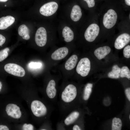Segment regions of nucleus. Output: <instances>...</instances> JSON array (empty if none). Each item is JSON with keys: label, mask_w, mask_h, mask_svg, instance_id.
I'll return each instance as SVG.
<instances>
[{"label": "nucleus", "mask_w": 130, "mask_h": 130, "mask_svg": "<svg viewBox=\"0 0 130 130\" xmlns=\"http://www.w3.org/2000/svg\"><path fill=\"white\" fill-rule=\"evenodd\" d=\"M36 26L34 40L37 47L45 49L56 45L58 40L57 23L55 21L41 20Z\"/></svg>", "instance_id": "obj_1"}, {"label": "nucleus", "mask_w": 130, "mask_h": 130, "mask_svg": "<svg viewBox=\"0 0 130 130\" xmlns=\"http://www.w3.org/2000/svg\"><path fill=\"white\" fill-rule=\"evenodd\" d=\"M117 15L114 10L110 9L105 13L103 17V23L104 26L109 29L116 24L117 19Z\"/></svg>", "instance_id": "obj_10"}, {"label": "nucleus", "mask_w": 130, "mask_h": 130, "mask_svg": "<svg viewBox=\"0 0 130 130\" xmlns=\"http://www.w3.org/2000/svg\"><path fill=\"white\" fill-rule=\"evenodd\" d=\"M80 115L79 112L74 109L67 114L60 122L65 127L71 126L75 123Z\"/></svg>", "instance_id": "obj_13"}, {"label": "nucleus", "mask_w": 130, "mask_h": 130, "mask_svg": "<svg viewBox=\"0 0 130 130\" xmlns=\"http://www.w3.org/2000/svg\"><path fill=\"white\" fill-rule=\"evenodd\" d=\"M22 129L24 130H34V127L31 124H25L23 126Z\"/></svg>", "instance_id": "obj_26"}, {"label": "nucleus", "mask_w": 130, "mask_h": 130, "mask_svg": "<svg viewBox=\"0 0 130 130\" xmlns=\"http://www.w3.org/2000/svg\"><path fill=\"white\" fill-rule=\"evenodd\" d=\"M123 54L124 57L127 58L130 57V46L128 45L124 48L123 51Z\"/></svg>", "instance_id": "obj_24"}, {"label": "nucleus", "mask_w": 130, "mask_h": 130, "mask_svg": "<svg viewBox=\"0 0 130 130\" xmlns=\"http://www.w3.org/2000/svg\"><path fill=\"white\" fill-rule=\"evenodd\" d=\"M72 129L73 130H81L80 127L77 124L73 125L72 127Z\"/></svg>", "instance_id": "obj_30"}, {"label": "nucleus", "mask_w": 130, "mask_h": 130, "mask_svg": "<svg viewBox=\"0 0 130 130\" xmlns=\"http://www.w3.org/2000/svg\"><path fill=\"white\" fill-rule=\"evenodd\" d=\"M15 18L11 15H7L0 18V30L5 29L12 26L15 22Z\"/></svg>", "instance_id": "obj_16"}, {"label": "nucleus", "mask_w": 130, "mask_h": 130, "mask_svg": "<svg viewBox=\"0 0 130 130\" xmlns=\"http://www.w3.org/2000/svg\"><path fill=\"white\" fill-rule=\"evenodd\" d=\"M42 65L41 63L37 62H31L29 64L30 67L36 69L40 68L42 66Z\"/></svg>", "instance_id": "obj_25"}, {"label": "nucleus", "mask_w": 130, "mask_h": 130, "mask_svg": "<svg viewBox=\"0 0 130 130\" xmlns=\"http://www.w3.org/2000/svg\"><path fill=\"white\" fill-rule=\"evenodd\" d=\"M8 0H0V2H6Z\"/></svg>", "instance_id": "obj_33"}, {"label": "nucleus", "mask_w": 130, "mask_h": 130, "mask_svg": "<svg viewBox=\"0 0 130 130\" xmlns=\"http://www.w3.org/2000/svg\"><path fill=\"white\" fill-rule=\"evenodd\" d=\"M129 118L130 119V115H129Z\"/></svg>", "instance_id": "obj_34"}, {"label": "nucleus", "mask_w": 130, "mask_h": 130, "mask_svg": "<svg viewBox=\"0 0 130 130\" xmlns=\"http://www.w3.org/2000/svg\"><path fill=\"white\" fill-rule=\"evenodd\" d=\"M4 69L8 73L16 76L22 77L25 74L24 69L21 66L16 64H7L5 65Z\"/></svg>", "instance_id": "obj_12"}, {"label": "nucleus", "mask_w": 130, "mask_h": 130, "mask_svg": "<svg viewBox=\"0 0 130 130\" xmlns=\"http://www.w3.org/2000/svg\"><path fill=\"white\" fill-rule=\"evenodd\" d=\"M110 48L107 46L99 47L96 49L94 52V54L99 60H100L104 58L110 52Z\"/></svg>", "instance_id": "obj_17"}, {"label": "nucleus", "mask_w": 130, "mask_h": 130, "mask_svg": "<svg viewBox=\"0 0 130 130\" xmlns=\"http://www.w3.org/2000/svg\"><path fill=\"white\" fill-rule=\"evenodd\" d=\"M92 84L90 83H88L85 85L83 95L84 100L87 101L89 98L92 91Z\"/></svg>", "instance_id": "obj_20"}, {"label": "nucleus", "mask_w": 130, "mask_h": 130, "mask_svg": "<svg viewBox=\"0 0 130 130\" xmlns=\"http://www.w3.org/2000/svg\"><path fill=\"white\" fill-rule=\"evenodd\" d=\"M54 106H46L40 100H35L32 102L31 108L33 115L38 118H49L54 109Z\"/></svg>", "instance_id": "obj_8"}, {"label": "nucleus", "mask_w": 130, "mask_h": 130, "mask_svg": "<svg viewBox=\"0 0 130 130\" xmlns=\"http://www.w3.org/2000/svg\"><path fill=\"white\" fill-rule=\"evenodd\" d=\"M121 69L117 65L113 66L112 71L109 72L108 74L109 77L115 79L119 78L120 77V74Z\"/></svg>", "instance_id": "obj_19"}, {"label": "nucleus", "mask_w": 130, "mask_h": 130, "mask_svg": "<svg viewBox=\"0 0 130 130\" xmlns=\"http://www.w3.org/2000/svg\"><path fill=\"white\" fill-rule=\"evenodd\" d=\"M125 1L126 5L129 6H130V0H125Z\"/></svg>", "instance_id": "obj_32"}, {"label": "nucleus", "mask_w": 130, "mask_h": 130, "mask_svg": "<svg viewBox=\"0 0 130 130\" xmlns=\"http://www.w3.org/2000/svg\"><path fill=\"white\" fill-rule=\"evenodd\" d=\"M46 59L47 71H50L63 60L67 58L74 51V44H65L58 47L56 45L50 47Z\"/></svg>", "instance_id": "obj_3"}, {"label": "nucleus", "mask_w": 130, "mask_h": 130, "mask_svg": "<svg viewBox=\"0 0 130 130\" xmlns=\"http://www.w3.org/2000/svg\"><path fill=\"white\" fill-rule=\"evenodd\" d=\"M87 3L88 6L89 8L94 7L95 5L94 0H83Z\"/></svg>", "instance_id": "obj_27"}, {"label": "nucleus", "mask_w": 130, "mask_h": 130, "mask_svg": "<svg viewBox=\"0 0 130 130\" xmlns=\"http://www.w3.org/2000/svg\"><path fill=\"white\" fill-rule=\"evenodd\" d=\"M78 57L74 51L63 63L55 67L61 73L62 81L71 80L78 60Z\"/></svg>", "instance_id": "obj_5"}, {"label": "nucleus", "mask_w": 130, "mask_h": 130, "mask_svg": "<svg viewBox=\"0 0 130 130\" xmlns=\"http://www.w3.org/2000/svg\"><path fill=\"white\" fill-rule=\"evenodd\" d=\"M100 28L96 24L90 25L86 29L84 33V37L87 41L91 42L93 41L98 35Z\"/></svg>", "instance_id": "obj_11"}, {"label": "nucleus", "mask_w": 130, "mask_h": 130, "mask_svg": "<svg viewBox=\"0 0 130 130\" xmlns=\"http://www.w3.org/2000/svg\"><path fill=\"white\" fill-rule=\"evenodd\" d=\"M120 76L122 78L126 77L130 79V71L127 66H124L121 69Z\"/></svg>", "instance_id": "obj_22"}, {"label": "nucleus", "mask_w": 130, "mask_h": 130, "mask_svg": "<svg viewBox=\"0 0 130 130\" xmlns=\"http://www.w3.org/2000/svg\"><path fill=\"white\" fill-rule=\"evenodd\" d=\"M91 67L89 59L87 57H83L78 60L73 75L76 74L82 77H85L89 73Z\"/></svg>", "instance_id": "obj_9"}, {"label": "nucleus", "mask_w": 130, "mask_h": 130, "mask_svg": "<svg viewBox=\"0 0 130 130\" xmlns=\"http://www.w3.org/2000/svg\"><path fill=\"white\" fill-rule=\"evenodd\" d=\"M122 124L121 120L119 118H114L113 119L112 124V130H121Z\"/></svg>", "instance_id": "obj_21"}, {"label": "nucleus", "mask_w": 130, "mask_h": 130, "mask_svg": "<svg viewBox=\"0 0 130 130\" xmlns=\"http://www.w3.org/2000/svg\"><path fill=\"white\" fill-rule=\"evenodd\" d=\"M130 41V36L129 34L122 33L116 39L114 43L115 47L117 49H121L128 44Z\"/></svg>", "instance_id": "obj_15"}, {"label": "nucleus", "mask_w": 130, "mask_h": 130, "mask_svg": "<svg viewBox=\"0 0 130 130\" xmlns=\"http://www.w3.org/2000/svg\"><path fill=\"white\" fill-rule=\"evenodd\" d=\"M9 49L6 47L0 51V62L6 58L8 55Z\"/></svg>", "instance_id": "obj_23"}, {"label": "nucleus", "mask_w": 130, "mask_h": 130, "mask_svg": "<svg viewBox=\"0 0 130 130\" xmlns=\"http://www.w3.org/2000/svg\"><path fill=\"white\" fill-rule=\"evenodd\" d=\"M125 93L126 96L129 100L130 101V88L126 89L125 90Z\"/></svg>", "instance_id": "obj_29"}, {"label": "nucleus", "mask_w": 130, "mask_h": 130, "mask_svg": "<svg viewBox=\"0 0 130 130\" xmlns=\"http://www.w3.org/2000/svg\"><path fill=\"white\" fill-rule=\"evenodd\" d=\"M18 33L24 39L28 40L30 38V30L25 24H21L19 26L18 29Z\"/></svg>", "instance_id": "obj_18"}, {"label": "nucleus", "mask_w": 130, "mask_h": 130, "mask_svg": "<svg viewBox=\"0 0 130 130\" xmlns=\"http://www.w3.org/2000/svg\"><path fill=\"white\" fill-rule=\"evenodd\" d=\"M8 127L5 125H0V130H9Z\"/></svg>", "instance_id": "obj_31"}, {"label": "nucleus", "mask_w": 130, "mask_h": 130, "mask_svg": "<svg viewBox=\"0 0 130 130\" xmlns=\"http://www.w3.org/2000/svg\"><path fill=\"white\" fill-rule=\"evenodd\" d=\"M6 111L8 116L14 119H19L22 115L19 107L13 104L10 103L7 104L6 107Z\"/></svg>", "instance_id": "obj_14"}, {"label": "nucleus", "mask_w": 130, "mask_h": 130, "mask_svg": "<svg viewBox=\"0 0 130 130\" xmlns=\"http://www.w3.org/2000/svg\"><path fill=\"white\" fill-rule=\"evenodd\" d=\"M58 94L59 100L57 104L60 113L65 117L74 109L78 94L77 87L71 80L62 81L59 87Z\"/></svg>", "instance_id": "obj_2"}, {"label": "nucleus", "mask_w": 130, "mask_h": 130, "mask_svg": "<svg viewBox=\"0 0 130 130\" xmlns=\"http://www.w3.org/2000/svg\"><path fill=\"white\" fill-rule=\"evenodd\" d=\"M6 40L5 37L0 34V46H2L5 43Z\"/></svg>", "instance_id": "obj_28"}, {"label": "nucleus", "mask_w": 130, "mask_h": 130, "mask_svg": "<svg viewBox=\"0 0 130 130\" xmlns=\"http://www.w3.org/2000/svg\"><path fill=\"white\" fill-rule=\"evenodd\" d=\"M57 31L60 40L65 44H74L75 28L64 20L58 17Z\"/></svg>", "instance_id": "obj_6"}, {"label": "nucleus", "mask_w": 130, "mask_h": 130, "mask_svg": "<svg viewBox=\"0 0 130 130\" xmlns=\"http://www.w3.org/2000/svg\"><path fill=\"white\" fill-rule=\"evenodd\" d=\"M58 18L64 20L75 28L76 23L82 16V10L77 4L65 6L59 10Z\"/></svg>", "instance_id": "obj_7"}, {"label": "nucleus", "mask_w": 130, "mask_h": 130, "mask_svg": "<svg viewBox=\"0 0 130 130\" xmlns=\"http://www.w3.org/2000/svg\"><path fill=\"white\" fill-rule=\"evenodd\" d=\"M58 72V74H52L48 71H47L46 76L45 94L49 102L53 106L57 104L59 88L58 84L62 78L61 73Z\"/></svg>", "instance_id": "obj_4"}]
</instances>
